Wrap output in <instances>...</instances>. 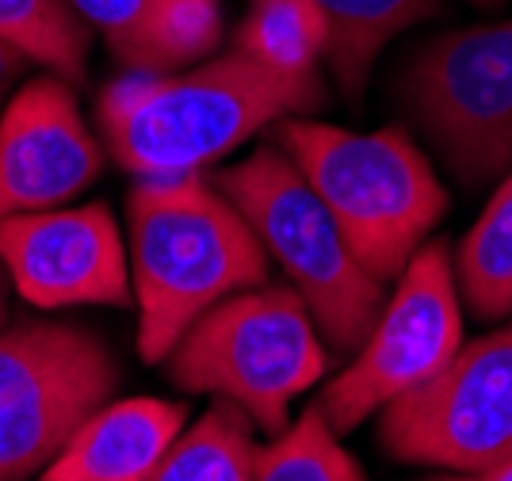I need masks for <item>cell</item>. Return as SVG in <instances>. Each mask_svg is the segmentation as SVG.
<instances>
[{"instance_id": "3957f363", "label": "cell", "mask_w": 512, "mask_h": 481, "mask_svg": "<svg viewBox=\"0 0 512 481\" xmlns=\"http://www.w3.org/2000/svg\"><path fill=\"white\" fill-rule=\"evenodd\" d=\"M379 283H394L448 214L432 161L406 130H348L295 115L272 126Z\"/></svg>"}, {"instance_id": "ffe728a7", "label": "cell", "mask_w": 512, "mask_h": 481, "mask_svg": "<svg viewBox=\"0 0 512 481\" xmlns=\"http://www.w3.org/2000/svg\"><path fill=\"white\" fill-rule=\"evenodd\" d=\"M27 69H31V62L23 58L16 46H8V42L0 39V115H4L8 100L16 96V88L23 84Z\"/></svg>"}, {"instance_id": "9a60e30c", "label": "cell", "mask_w": 512, "mask_h": 481, "mask_svg": "<svg viewBox=\"0 0 512 481\" xmlns=\"http://www.w3.org/2000/svg\"><path fill=\"white\" fill-rule=\"evenodd\" d=\"M455 287L463 314L474 321H509L512 317V172L497 180L490 203L478 222L463 233L451 252Z\"/></svg>"}, {"instance_id": "8992f818", "label": "cell", "mask_w": 512, "mask_h": 481, "mask_svg": "<svg viewBox=\"0 0 512 481\" xmlns=\"http://www.w3.org/2000/svg\"><path fill=\"white\" fill-rule=\"evenodd\" d=\"M398 100L448 172L486 188L512 172V20L470 23L421 42Z\"/></svg>"}, {"instance_id": "7a4b0ae2", "label": "cell", "mask_w": 512, "mask_h": 481, "mask_svg": "<svg viewBox=\"0 0 512 481\" xmlns=\"http://www.w3.org/2000/svg\"><path fill=\"white\" fill-rule=\"evenodd\" d=\"M127 260L146 363H165L211 306L272 279V260L253 226L203 172L134 180L127 191Z\"/></svg>"}, {"instance_id": "9c48e42d", "label": "cell", "mask_w": 512, "mask_h": 481, "mask_svg": "<svg viewBox=\"0 0 512 481\" xmlns=\"http://www.w3.org/2000/svg\"><path fill=\"white\" fill-rule=\"evenodd\" d=\"M0 268L39 310L134 302L127 241L104 203L54 207L0 222Z\"/></svg>"}, {"instance_id": "52a82bcc", "label": "cell", "mask_w": 512, "mask_h": 481, "mask_svg": "<svg viewBox=\"0 0 512 481\" xmlns=\"http://www.w3.org/2000/svg\"><path fill=\"white\" fill-rule=\"evenodd\" d=\"M463 348V298L455 287L448 241H425L406 272L394 279V294L371 336L352 352V363L318 398L325 424L344 436L383 405L417 390Z\"/></svg>"}, {"instance_id": "2e32d148", "label": "cell", "mask_w": 512, "mask_h": 481, "mask_svg": "<svg viewBox=\"0 0 512 481\" xmlns=\"http://www.w3.org/2000/svg\"><path fill=\"white\" fill-rule=\"evenodd\" d=\"M256 424L230 401H214L184 428L150 481H256Z\"/></svg>"}, {"instance_id": "7402d4cb", "label": "cell", "mask_w": 512, "mask_h": 481, "mask_svg": "<svg viewBox=\"0 0 512 481\" xmlns=\"http://www.w3.org/2000/svg\"><path fill=\"white\" fill-rule=\"evenodd\" d=\"M8 287H12V279H8L4 268H0V329L8 325Z\"/></svg>"}, {"instance_id": "5bb4252c", "label": "cell", "mask_w": 512, "mask_h": 481, "mask_svg": "<svg viewBox=\"0 0 512 481\" xmlns=\"http://www.w3.org/2000/svg\"><path fill=\"white\" fill-rule=\"evenodd\" d=\"M329 27L325 65L333 69L344 96L360 100L371 69L390 42L432 20L444 0H314Z\"/></svg>"}, {"instance_id": "6da1fadb", "label": "cell", "mask_w": 512, "mask_h": 481, "mask_svg": "<svg viewBox=\"0 0 512 481\" xmlns=\"http://www.w3.org/2000/svg\"><path fill=\"white\" fill-rule=\"evenodd\" d=\"M325 104L321 73H276L241 50L176 73H123L96 96V134L134 180L199 176L268 126Z\"/></svg>"}, {"instance_id": "4fadbf2b", "label": "cell", "mask_w": 512, "mask_h": 481, "mask_svg": "<svg viewBox=\"0 0 512 481\" xmlns=\"http://www.w3.org/2000/svg\"><path fill=\"white\" fill-rule=\"evenodd\" d=\"M100 336L62 321H20L0 329V420L43 394L46 386L107 356Z\"/></svg>"}, {"instance_id": "5b68a950", "label": "cell", "mask_w": 512, "mask_h": 481, "mask_svg": "<svg viewBox=\"0 0 512 481\" xmlns=\"http://www.w3.org/2000/svg\"><path fill=\"white\" fill-rule=\"evenodd\" d=\"M172 386L230 401L276 440L291 401L329 371L318 321L287 283H264L211 306L165 356Z\"/></svg>"}, {"instance_id": "44dd1931", "label": "cell", "mask_w": 512, "mask_h": 481, "mask_svg": "<svg viewBox=\"0 0 512 481\" xmlns=\"http://www.w3.org/2000/svg\"><path fill=\"white\" fill-rule=\"evenodd\" d=\"M432 481H512V455L501 459L490 470H478V474H451V478H432Z\"/></svg>"}, {"instance_id": "277c9868", "label": "cell", "mask_w": 512, "mask_h": 481, "mask_svg": "<svg viewBox=\"0 0 512 481\" xmlns=\"http://www.w3.org/2000/svg\"><path fill=\"white\" fill-rule=\"evenodd\" d=\"M222 195L253 226L268 260L306 302L321 340L352 356L383 314L386 283L363 268L356 249L295 161L272 142L214 176Z\"/></svg>"}, {"instance_id": "30bf717a", "label": "cell", "mask_w": 512, "mask_h": 481, "mask_svg": "<svg viewBox=\"0 0 512 481\" xmlns=\"http://www.w3.org/2000/svg\"><path fill=\"white\" fill-rule=\"evenodd\" d=\"M104 168L77 88L46 73L16 88L0 115V222L73 203Z\"/></svg>"}, {"instance_id": "8fae6325", "label": "cell", "mask_w": 512, "mask_h": 481, "mask_svg": "<svg viewBox=\"0 0 512 481\" xmlns=\"http://www.w3.org/2000/svg\"><path fill=\"white\" fill-rule=\"evenodd\" d=\"M127 73H176L218 54L222 0H69Z\"/></svg>"}, {"instance_id": "ac0fdd59", "label": "cell", "mask_w": 512, "mask_h": 481, "mask_svg": "<svg viewBox=\"0 0 512 481\" xmlns=\"http://www.w3.org/2000/svg\"><path fill=\"white\" fill-rule=\"evenodd\" d=\"M234 50L276 73H321L329 27L314 0H253L237 23Z\"/></svg>"}, {"instance_id": "ba28073f", "label": "cell", "mask_w": 512, "mask_h": 481, "mask_svg": "<svg viewBox=\"0 0 512 481\" xmlns=\"http://www.w3.org/2000/svg\"><path fill=\"white\" fill-rule=\"evenodd\" d=\"M379 447L390 459L478 474L512 455V325L463 348L402 398L379 409Z\"/></svg>"}, {"instance_id": "d6986e66", "label": "cell", "mask_w": 512, "mask_h": 481, "mask_svg": "<svg viewBox=\"0 0 512 481\" xmlns=\"http://www.w3.org/2000/svg\"><path fill=\"white\" fill-rule=\"evenodd\" d=\"M256 481H367L318 405L302 409L272 443H260Z\"/></svg>"}, {"instance_id": "e0dca14e", "label": "cell", "mask_w": 512, "mask_h": 481, "mask_svg": "<svg viewBox=\"0 0 512 481\" xmlns=\"http://www.w3.org/2000/svg\"><path fill=\"white\" fill-rule=\"evenodd\" d=\"M0 39L65 84H85L96 35L69 0H0Z\"/></svg>"}, {"instance_id": "603a6c76", "label": "cell", "mask_w": 512, "mask_h": 481, "mask_svg": "<svg viewBox=\"0 0 512 481\" xmlns=\"http://www.w3.org/2000/svg\"><path fill=\"white\" fill-rule=\"evenodd\" d=\"M474 4H482V8H490V4H505V0H474Z\"/></svg>"}, {"instance_id": "7c38bea8", "label": "cell", "mask_w": 512, "mask_h": 481, "mask_svg": "<svg viewBox=\"0 0 512 481\" xmlns=\"http://www.w3.org/2000/svg\"><path fill=\"white\" fill-rule=\"evenodd\" d=\"M184 424L188 409L180 401H107L35 481H150Z\"/></svg>"}]
</instances>
